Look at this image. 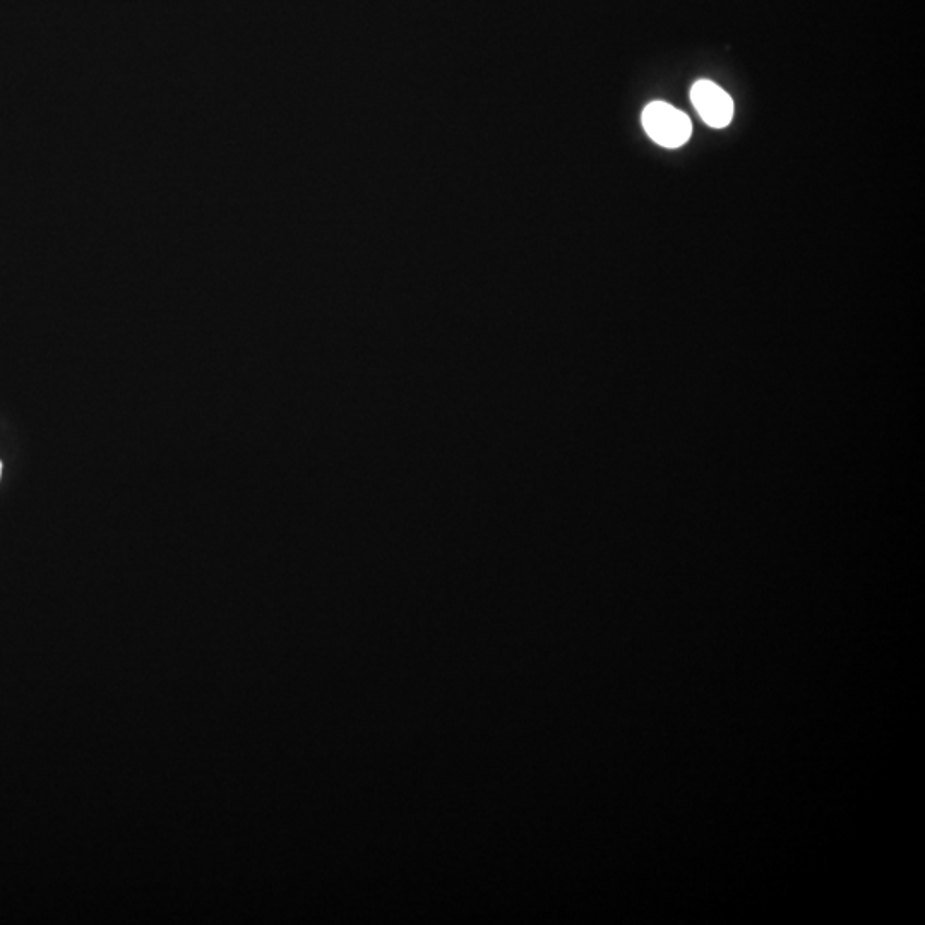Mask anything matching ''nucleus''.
I'll use <instances>...</instances> for the list:
<instances>
[{
    "instance_id": "obj_1",
    "label": "nucleus",
    "mask_w": 925,
    "mask_h": 925,
    "mask_svg": "<svg viewBox=\"0 0 925 925\" xmlns=\"http://www.w3.org/2000/svg\"><path fill=\"white\" fill-rule=\"evenodd\" d=\"M646 134L663 148H681L691 138L693 124L684 112L669 103L653 102L643 110Z\"/></svg>"
},
{
    "instance_id": "obj_2",
    "label": "nucleus",
    "mask_w": 925,
    "mask_h": 925,
    "mask_svg": "<svg viewBox=\"0 0 925 925\" xmlns=\"http://www.w3.org/2000/svg\"><path fill=\"white\" fill-rule=\"evenodd\" d=\"M691 100L699 117L715 129L729 126L734 117V102L727 91L711 81H698L691 90Z\"/></svg>"
},
{
    "instance_id": "obj_3",
    "label": "nucleus",
    "mask_w": 925,
    "mask_h": 925,
    "mask_svg": "<svg viewBox=\"0 0 925 925\" xmlns=\"http://www.w3.org/2000/svg\"><path fill=\"white\" fill-rule=\"evenodd\" d=\"M0 472H2V465H0Z\"/></svg>"
}]
</instances>
